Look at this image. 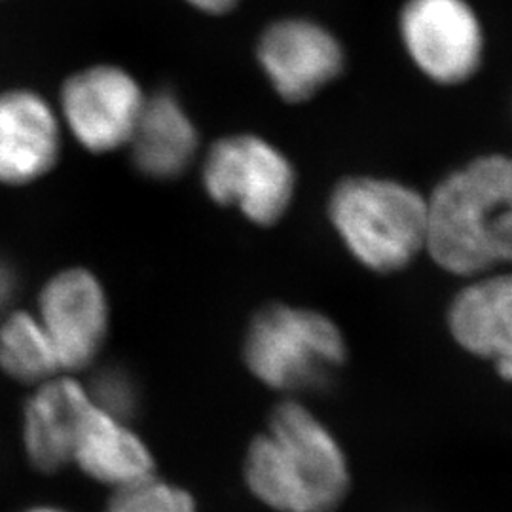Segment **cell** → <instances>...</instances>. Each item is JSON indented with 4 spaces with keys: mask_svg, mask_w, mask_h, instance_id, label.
Wrapping results in <instances>:
<instances>
[{
    "mask_svg": "<svg viewBox=\"0 0 512 512\" xmlns=\"http://www.w3.org/2000/svg\"><path fill=\"white\" fill-rule=\"evenodd\" d=\"M86 387L69 378H52L40 384L23 418V442L31 463L54 473L73 461L74 444L90 408Z\"/></svg>",
    "mask_w": 512,
    "mask_h": 512,
    "instance_id": "obj_12",
    "label": "cell"
},
{
    "mask_svg": "<svg viewBox=\"0 0 512 512\" xmlns=\"http://www.w3.org/2000/svg\"><path fill=\"white\" fill-rule=\"evenodd\" d=\"M245 365L262 384L281 393L319 391L346 366L344 330L329 315L289 304L256 311L243 344Z\"/></svg>",
    "mask_w": 512,
    "mask_h": 512,
    "instance_id": "obj_4",
    "label": "cell"
},
{
    "mask_svg": "<svg viewBox=\"0 0 512 512\" xmlns=\"http://www.w3.org/2000/svg\"><path fill=\"white\" fill-rule=\"evenodd\" d=\"M247 488L275 512H336L348 499L351 469L344 448L306 404L287 399L249 444Z\"/></svg>",
    "mask_w": 512,
    "mask_h": 512,
    "instance_id": "obj_1",
    "label": "cell"
},
{
    "mask_svg": "<svg viewBox=\"0 0 512 512\" xmlns=\"http://www.w3.org/2000/svg\"><path fill=\"white\" fill-rule=\"evenodd\" d=\"M73 461L93 480L114 490L154 476V461L145 442L126 421L110 416L93 403L80 425Z\"/></svg>",
    "mask_w": 512,
    "mask_h": 512,
    "instance_id": "obj_14",
    "label": "cell"
},
{
    "mask_svg": "<svg viewBox=\"0 0 512 512\" xmlns=\"http://www.w3.org/2000/svg\"><path fill=\"white\" fill-rule=\"evenodd\" d=\"M429 202L427 255L475 279L512 266V156L488 154L442 179Z\"/></svg>",
    "mask_w": 512,
    "mask_h": 512,
    "instance_id": "obj_2",
    "label": "cell"
},
{
    "mask_svg": "<svg viewBox=\"0 0 512 512\" xmlns=\"http://www.w3.org/2000/svg\"><path fill=\"white\" fill-rule=\"evenodd\" d=\"M203 186L220 205H238L258 226H274L291 209L296 173L287 156L256 135H230L209 148Z\"/></svg>",
    "mask_w": 512,
    "mask_h": 512,
    "instance_id": "obj_5",
    "label": "cell"
},
{
    "mask_svg": "<svg viewBox=\"0 0 512 512\" xmlns=\"http://www.w3.org/2000/svg\"><path fill=\"white\" fill-rule=\"evenodd\" d=\"M190 6L198 8L200 12L205 14H213V16H222L232 12L238 6L239 0H184Z\"/></svg>",
    "mask_w": 512,
    "mask_h": 512,
    "instance_id": "obj_19",
    "label": "cell"
},
{
    "mask_svg": "<svg viewBox=\"0 0 512 512\" xmlns=\"http://www.w3.org/2000/svg\"><path fill=\"white\" fill-rule=\"evenodd\" d=\"M38 321L54 346L61 368L90 365L105 342L109 327L107 296L86 270H67L52 277L38 304Z\"/></svg>",
    "mask_w": 512,
    "mask_h": 512,
    "instance_id": "obj_9",
    "label": "cell"
},
{
    "mask_svg": "<svg viewBox=\"0 0 512 512\" xmlns=\"http://www.w3.org/2000/svg\"><path fill=\"white\" fill-rule=\"evenodd\" d=\"M147 95L137 80L114 65L73 74L61 90V112L74 139L95 154L126 147Z\"/></svg>",
    "mask_w": 512,
    "mask_h": 512,
    "instance_id": "obj_7",
    "label": "cell"
},
{
    "mask_svg": "<svg viewBox=\"0 0 512 512\" xmlns=\"http://www.w3.org/2000/svg\"><path fill=\"white\" fill-rule=\"evenodd\" d=\"M258 63L275 92L289 103L308 101L344 71V48L310 19H281L258 40Z\"/></svg>",
    "mask_w": 512,
    "mask_h": 512,
    "instance_id": "obj_8",
    "label": "cell"
},
{
    "mask_svg": "<svg viewBox=\"0 0 512 512\" xmlns=\"http://www.w3.org/2000/svg\"><path fill=\"white\" fill-rule=\"evenodd\" d=\"M18 289V279H16V272L12 270V266L0 258V310H4L10 300L14 298Z\"/></svg>",
    "mask_w": 512,
    "mask_h": 512,
    "instance_id": "obj_18",
    "label": "cell"
},
{
    "mask_svg": "<svg viewBox=\"0 0 512 512\" xmlns=\"http://www.w3.org/2000/svg\"><path fill=\"white\" fill-rule=\"evenodd\" d=\"M61 133L52 107L35 92L0 95V183L29 184L52 171Z\"/></svg>",
    "mask_w": 512,
    "mask_h": 512,
    "instance_id": "obj_11",
    "label": "cell"
},
{
    "mask_svg": "<svg viewBox=\"0 0 512 512\" xmlns=\"http://www.w3.org/2000/svg\"><path fill=\"white\" fill-rule=\"evenodd\" d=\"M97 408L118 420L128 421L139 406V389L135 380L122 368H105L95 374L92 387L86 389Z\"/></svg>",
    "mask_w": 512,
    "mask_h": 512,
    "instance_id": "obj_17",
    "label": "cell"
},
{
    "mask_svg": "<svg viewBox=\"0 0 512 512\" xmlns=\"http://www.w3.org/2000/svg\"><path fill=\"white\" fill-rule=\"evenodd\" d=\"M105 512H196L192 497L150 476L116 490Z\"/></svg>",
    "mask_w": 512,
    "mask_h": 512,
    "instance_id": "obj_16",
    "label": "cell"
},
{
    "mask_svg": "<svg viewBox=\"0 0 512 512\" xmlns=\"http://www.w3.org/2000/svg\"><path fill=\"white\" fill-rule=\"evenodd\" d=\"M29 512H63V511H57V509H50V507H42V509H33V511Z\"/></svg>",
    "mask_w": 512,
    "mask_h": 512,
    "instance_id": "obj_20",
    "label": "cell"
},
{
    "mask_svg": "<svg viewBox=\"0 0 512 512\" xmlns=\"http://www.w3.org/2000/svg\"><path fill=\"white\" fill-rule=\"evenodd\" d=\"M327 215L349 255L374 274H399L427 251L429 202L399 181L346 177L332 188Z\"/></svg>",
    "mask_w": 512,
    "mask_h": 512,
    "instance_id": "obj_3",
    "label": "cell"
},
{
    "mask_svg": "<svg viewBox=\"0 0 512 512\" xmlns=\"http://www.w3.org/2000/svg\"><path fill=\"white\" fill-rule=\"evenodd\" d=\"M446 323L459 348L492 363L512 384V272L471 279L452 298Z\"/></svg>",
    "mask_w": 512,
    "mask_h": 512,
    "instance_id": "obj_10",
    "label": "cell"
},
{
    "mask_svg": "<svg viewBox=\"0 0 512 512\" xmlns=\"http://www.w3.org/2000/svg\"><path fill=\"white\" fill-rule=\"evenodd\" d=\"M198 131L173 93H154L145 99L129 139L133 164L152 179H175L190 165L198 150Z\"/></svg>",
    "mask_w": 512,
    "mask_h": 512,
    "instance_id": "obj_13",
    "label": "cell"
},
{
    "mask_svg": "<svg viewBox=\"0 0 512 512\" xmlns=\"http://www.w3.org/2000/svg\"><path fill=\"white\" fill-rule=\"evenodd\" d=\"M399 29L410 59L433 82L461 84L482 63L484 33L467 0H406Z\"/></svg>",
    "mask_w": 512,
    "mask_h": 512,
    "instance_id": "obj_6",
    "label": "cell"
},
{
    "mask_svg": "<svg viewBox=\"0 0 512 512\" xmlns=\"http://www.w3.org/2000/svg\"><path fill=\"white\" fill-rule=\"evenodd\" d=\"M0 366L14 380L44 384L61 370L54 346L38 317L16 311L0 325Z\"/></svg>",
    "mask_w": 512,
    "mask_h": 512,
    "instance_id": "obj_15",
    "label": "cell"
}]
</instances>
